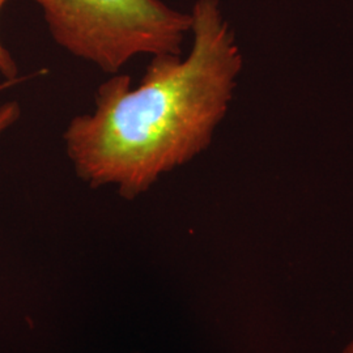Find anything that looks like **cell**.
Returning a JSON list of instances; mask_svg holds the SVG:
<instances>
[{
	"label": "cell",
	"instance_id": "obj_1",
	"mask_svg": "<svg viewBox=\"0 0 353 353\" xmlns=\"http://www.w3.org/2000/svg\"><path fill=\"white\" fill-rule=\"evenodd\" d=\"M189 54L151 57L138 87L113 74L96 90L90 113L63 132L76 176L93 189L114 186L135 199L205 151L225 118L242 54L219 0H196Z\"/></svg>",
	"mask_w": 353,
	"mask_h": 353
},
{
	"label": "cell",
	"instance_id": "obj_4",
	"mask_svg": "<svg viewBox=\"0 0 353 353\" xmlns=\"http://www.w3.org/2000/svg\"><path fill=\"white\" fill-rule=\"evenodd\" d=\"M8 0H0V12ZM0 74L6 80H19V67L11 52L4 48L0 41Z\"/></svg>",
	"mask_w": 353,
	"mask_h": 353
},
{
	"label": "cell",
	"instance_id": "obj_2",
	"mask_svg": "<svg viewBox=\"0 0 353 353\" xmlns=\"http://www.w3.org/2000/svg\"><path fill=\"white\" fill-rule=\"evenodd\" d=\"M55 43L113 75L139 55L182 54L191 14L161 0H34Z\"/></svg>",
	"mask_w": 353,
	"mask_h": 353
},
{
	"label": "cell",
	"instance_id": "obj_5",
	"mask_svg": "<svg viewBox=\"0 0 353 353\" xmlns=\"http://www.w3.org/2000/svg\"><path fill=\"white\" fill-rule=\"evenodd\" d=\"M343 353H353V341L344 348Z\"/></svg>",
	"mask_w": 353,
	"mask_h": 353
},
{
	"label": "cell",
	"instance_id": "obj_3",
	"mask_svg": "<svg viewBox=\"0 0 353 353\" xmlns=\"http://www.w3.org/2000/svg\"><path fill=\"white\" fill-rule=\"evenodd\" d=\"M16 83L17 80H6V83L0 88L10 87ZM20 114H21V109L19 102H6L0 105V135L17 122V119L20 118Z\"/></svg>",
	"mask_w": 353,
	"mask_h": 353
}]
</instances>
